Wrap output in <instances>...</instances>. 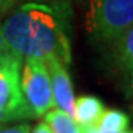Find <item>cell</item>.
<instances>
[{
    "label": "cell",
    "instance_id": "obj_10",
    "mask_svg": "<svg viewBox=\"0 0 133 133\" xmlns=\"http://www.w3.org/2000/svg\"><path fill=\"white\" fill-rule=\"evenodd\" d=\"M31 124L30 123H19V124H3L0 126V133H30Z\"/></svg>",
    "mask_w": 133,
    "mask_h": 133
},
{
    "label": "cell",
    "instance_id": "obj_11",
    "mask_svg": "<svg viewBox=\"0 0 133 133\" xmlns=\"http://www.w3.org/2000/svg\"><path fill=\"white\" fill-rule=\"evenodd\" d=\"M80 129H81V133H133V130H126V132H109V130L98 127L96 124H93V126H80Z\"/></svg>",
    "mask_w": 133,
    "mask_h": 133
},
{
    "label": "cell",
    "instance_id": "obj_8",
    "mask_svg": "<svg viewBox=\"0 0 133 133\" xmlns=\"http://www.w3.org/2000/svg\"><path fill=\"white\" fill-rule=\"evenodd\" d=\"M43 121L49 126L52 133H81V129L74 117L61 109L52 108L48 111L43 115Z\"/></svg>",
    "mask_w": 133,
    "mask_h": 133
},
{
    "label": "cell",
    "instance_id": "obj_13",
    "mask_svg": "<svg viewBox=\"0 0 133 133\" xmlns=\"http://www.w3.org/2000/svg\"><path fill=\"white\" fill-rule=\"evenodd\" d=\"M15 2L16 0H0V15L3 14V12H6L8 9H10Z\"/></svg>",
    "mask_w": 133,
    "mask_h": 133
},
{
    "label": "cell",
    "instance_id": "obj_4",
    "mask_svg": "<svg viewBox=\"0 0 133 133\" xmlns=\"http://www.w3.org/2000/svg\"><path fill=\"white\" fill-rule=\"evenodd\" d=\"M22 59L10 52L0 53V126L30 120L19 87Z\"/></svg>",
    "mask_w": 133,
    "mask_h": 133
},
{
    "label": "cell",
    "instance_id": "obj_15",
    "mask_svg": "<svg viewBox=\"0 0 133 133\" xmlns=\"http://www.w3.org/2000/svg\"><path fill=\"white\" fill-rule=\"evenodd\" d=\"M130 83H132V84H130V86H132V92H133V80L130 81ZM132 109H133V104H132Z\"/></svg>",
    "mask_w": 133,
    "mask_h": 133
},
{
    "label": "cell",
    "instance_id": "obj_12",
    "mask_svg": "<svg viewBox=\"0 0 133 133\" xmlns=\"http://www.w3.org/2000/svg\"><path fill=\"white\" fill-rule=\"evenodd\" d=\"M30 133H52V130L49 129V126L44 123V121H40V123H37L34 127H31Z\"/></svg>",
    "mask_w": 133,
    "mask_h": 133
},
{
    "label": "cell",
    "instance_id": "obj_6",
    "mask_svg": "<svg viewBox=\"0 0 133 133\" xmlns=\"http://www.w3.org/2000/svg\"><path fill=\"white\" fill-rule=\"evenodd\" d=\"M111 56L115 66L124 76H127L130 81L133 80V25L120 34L114 42L109 43Z\"/></svg>",
    "mask_w": 133,
    "mask_h": 133
},
{
    "label": "cell",
    "instance_id": "obj_3",
    "mask_svg": "<svg viewBox=\"0 0 133 133\" xmlns=\"http://www.w3.org/2000/svg\"><path fill=\"white\" fill-rule=\"evenodd\" d=\"M19 87L28 111L30 120L43 118L53 108L50 78L42 58H25L21 64Z\"/></svg>",
    "mask_w": 133,
    "mask_h": 133
},
{
    "label": "cell",
    "instance_id": "obj_7",
    "mask_svg": "<svg viewBox=\"0 0 133 133\" xmlns=\"http://www.w3.org/2000/svg\"><path fill=\"white\" fill-rule=\"evenodd\" d=\"M105 111L104 102L93 95L76 96L74 99V120L78 126H93L99 121L102 112Z\"/></svg>",
    "mask_w": 133,
    "mask_h": 133
},
{
    "label": "cell",
    "instance_id": "obj_9",
    "mask_svg": "<svg viewBox=\"0 0 133 133\" xmlns=\"http://www.w3.org/2000/svg\"><path fill=\"white\" fill-rule=\"evenodd\" d=\"M96 126L105 129V130H109V132H126L130 127V118L126 112L120 111V109L105 108Z\"/></svg>",
    "mask_w": 133,
    "mask_h": 133
},
{
    "label": "cell",
    "instance_id": "obj_5",
    "mask_svg": "<svg viewBox=\"0 0 133 133\" xmlns=\"http://www.w3.org/2000/svg\"><path fill=\"white\" fill-rule=\"evenodd\" d=\"M44 64L48 68L49 78H50V89H52L53 108L61 109L72 117L74 114V89L72 81L70 78L68 68L61 59L56 56L44 58Z\"/></svg>",
    "mask_w": 133,
    "mask_h": 133
},
{
    "label": "cell",
    "instance_id": "obj_14",
    "mask_svg": "<svg viewBox=\"0 0 133 133\" xmlns=\"http://www.w3.org/2000/svg\"><path fill=\"white\" fill-rule=\"evenodd\" d=\"M6 52L5 40H3V33H2V15H0V53Z\"/></svg>",
    "mask_w": 133,
    "mask_h": 133
},
{
    "label": "cell",
    "instance_id": "obj_1",
    "mask_svg": "<svg viewBox=\"0 0 133 133\" xmlns=\"http://www.w3.org/2000/svg\"><path fill=\"white\" fill-rule=\"evenodd\" d=\"M6 52L25 58L56 56L66 66L72 61V9L66 0L27 2L2 21Z\"/></svg>",
    "mask_w": 133,
    "mask_h": 133
},
{
    "label": "cell",
    "instance_id": "obj_2",
    "mask_svg": "<svg viewBox=\"0 0 133 133\" xmlns=\"http://www.w3.org/2000/svg\"><path fill=\"white\" fill-rule=\"evenodd\" d=\"M86 24L95 40L109 44L133 25V0H90Z\"/></svg>",
    "mask_w": 133,
    "mask_h": 133
}]
</instances>
